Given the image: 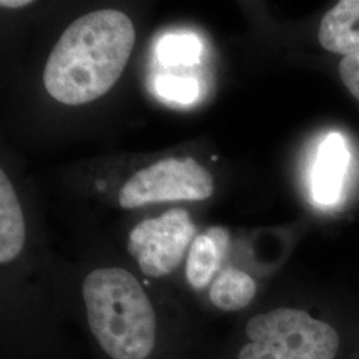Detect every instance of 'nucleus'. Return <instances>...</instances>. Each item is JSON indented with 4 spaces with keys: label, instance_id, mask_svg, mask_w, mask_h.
I'll list each match as a JSON object with an SVG mask.
<instances>
[{
    "label": "nucleus",
    "instance_id": "obj_1",
    "mask_svg": "<svg viewBox=\"0 0 359 359\" xmlns=\"http://www.w3.org/2000/svg\"><path fill=\"white\" fill-rule=\"evenodd\" d=\"M135 27L126 13L100 10L67 27L52 50L44 87L65 105L90 103L123 75L135 46Z\"/></svg>",
    "mask_w": 359,
    "mask_h": 359
},
{
    "label": "nucleus",
    "instance_id": "obj_2",
    "mask_svg": "<svg viewBox=\"0 0 359 359\" xmlns=\"http://www.w3.org/2000/svg\"><path fill=\"white\" fill-rule=\"evenodd\" d=\"M83 299L90 332L109 358H149L156 345V314L132 273L92 270L83 283Z\"/></svg>",
    "mask_w": 359,
    "mask_h": 359
},
{
    "label": "nucleus",
    "instance_id": "obj_3",
    "mask_svg": "<svg viewBox=\"0 0 359 359\" xmlns=\"http://www.w3.org/2000/svg\"><path fill=\"white\" fill-rule=\"evenodd\" d=\"M246 337L238 359H334L339 346L330 325L298 309L258 314L248 322Z\"/></svg>",
    "mask_w": 359,
    "mask_h": 359
},
{
    "label": "nucleus",
    "instance_id": "obj_4",
    "mask_svg": "<svg viewBox=\"0 0 359 359\" xmlns=\"http://www.w3.org/2000/svg\"><path fill=\"white\" fill-rule=\"evenodd\" d=\"M213 179L192 157H168L140 169L124 184L118 203L124 209L167 201H203L212 196Z\"/></svg>",
    "mask_w": 359,
    "mask_h": 359
},
{
    "label": "nucleus",
    "instance_id": "obj_5",
    "mask_svg": "<svg viewBox=\"0 0 359 359\" xmlns=\"http://www.w3.org/2000/svg\"><path fill=\"white\" fill-rule=\"evenodd\" d=\"M196 225L185 209H170L144 219L129 233L128 252L144 274L164 277L180 265L196 238Z\"/></svg>",
    "mask_w": 359,
    "mask_h": 359
},
{
    "label": "nucleus",
    "instance_id": "obj_6",
    "mask_svg": "<svg viewBox=\"0 0 359 359\" xmlns=\"http://www.w3.org/2000/svg\"><path fill=\"white\" fill-rule=\"evenodd\" d=\"M348 157L346 142L339 133L333 132L322 142L313 173V192L320 204L330 205L338 201Z\"/></svg>",
    "mask_w": 359,
    "mask_h": 359
},
{
    "label": "nucleus",
    "instance_id": "obj_7",
    "mask_svg": "<svg viewBox=\"0 0 359 359\" xmlns=\"http://www.w3.org/2000/svg\"><path fill=\"white\" fill-rule=\"evenodd\" d=\"M229 248V233L225 228H210L198 234L189 248L187 258V280L197 289H205L213 283Z\"/></svg>",
    "mask_w": 359,
    "mask_h": 359
},
{
    "label": "nucleus",
    "instance_id": "obj_8",
    "mask_svg": "<svg viewBox=\"0 0 359 359\" xmlns=\"http://www.w3.org/2000/svg\"><path fill=\"white\" fill-rule=\"evenodd\" d=\"M320 43L327 51L359 53V0H341L326 13L320 27Z\"/></svg>",
    "mask_w": 359,
    "mask_h": 359
},
{
    "label": "nucleus",
    "instance_id": "obj_9",
    "mask_svg": "<svg viewBox=\"0 0 359 359\" xmlns=\"http://www.w3.org/2000/svg\"><path fill=\"white\" fill-rule=\"evenodd\" d=\"M26 243V224L13 184L0 170V262L8 264L20 255Z\"/></svg>",
    "mask_w": 359,
    "mask_h": 359
},
{
    "label": "nucleus",
    "instance_id": "obj_10",
    "mask_svg": "<svg viewBox=\"0 0 359 359\" xmlns=\"http://www.w3.org/2000/svg\"><path fill=\"white\" fill-rule=\"evenodd\" d=\"M256 283L245 271L229 266L222 270L210 285V302L224 311L246 308L256 295Z\"/></svg>",
    "mask_w": 359,
    "mask_h": 359
},
{
    "label": "nucleus",
    "instance_id": "obj_11",
    "mask_svg": "<svg viewBox=\"0 0 359 359\" xmlns=\"http://www.w3.org/2000/svg\"><path fill=\"white\" fill-rule=\"evenodd\" d=\"M201 53V43L193 35H169L158 43L157 55L164 65H194Z\"/></svg>",
    "mask_w": 359,
    "mask_h": 359
},
{
    "label": "nucleus",
    "instance_id": "obj_12",
    "mask_svg": "<svg viewBox=\"0 0 359 359\" xmlns=\"http://www.w3.org/2000/svg\"><path fill=\"white\" fill-rule=\"evenodd\" d=\"M156 90L168 100L177 103H192L198 95V83L194 79L176 76H158Z\"/></svg>",
    "mask_w": 359,
    "mask_h": 359
},
{
    "label": "nucleus",
    "instance_id": "obj_13",
    "mask_svg": "<svg viewBox=\"0 0 359 359\" xmlns=\"http://www.w3.org/2000/svg\"><path fill=\"white\" fill-rule=\"evenodd\" d=\"M339 75L347 90L359 102V53L342 59L339 63Z\"/></svg>",
    "mask_w": 359,
    "mask_h": 359
},
{
    "label": "nucleus",
    "instance_id": "obj_14",
    "mask_svg": "<svg viewBox=\"0 0 359 359\" xmlns=\"http://www.w3.org/2000/svg\"><path fill=\"white\" fill-rule=\"evenodd\" d=\"M32 1L29 0H1L0 6L3 8H20V7H26L29 6Z\"/></svg>",
    "mask_w": 359,
    "mask_h": 359
}]
</instances>
